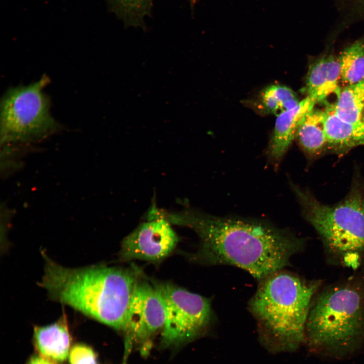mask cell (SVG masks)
Returning a JSON list of instances; mask_svg holds the SVG:
<instances>
[{"label": "cell", "mask_w": 364, "mask_h": 364, "mask_svg": "<svg viewBox=\"0 0 364 364\" xmlns=\"http://www.w3.org/2000/svg\"><path fill=\"white\" fill-rule=\"evenodd\" d=\"M164 213L170 223L188 226L198 235L200 262L241 268L258 282L290 264L291 257L304 246L303 239L290 231L263 221L192 210Z\"/></svg>", "instance_id": "1"}, {"label": "cell", "mask_w": 364, "mask_h": 364, "mask_svg": "<svg viewBox=\"0 0 364 364\" xmlns=\"http://www.w3.org/2000/svg\"><path fill=\"white\" fill-rule=\"evenodd\" d=\"M40 283L50 299L116 330H124L131 297L140 278L133 269L96 265L69 268L41 252Z\"/></svg>", "instance_id": "2"}, {"label": "cell", "mask_w": 364, "mask_h": 364, "mask_svg": "<svg viewBox=\"0 0 364 364\" xmlns=\"http://www.w3.org/2000/svg\"><path fill=\"white\" fill-rule=\"evenodd\" d=\"M322 284L283 269L259 281L248 309L263 342L276 349L294 350L306 342L310 306Z\"/></svg>", "instance_id": "3"}, {"label": "cell", "mask_w": 364, "mask_h": 364, "mask_svg": "<svg viewBox=\"0 0 364 364\" xmlns=\"http://www.w3.org/2000/svg\"><path fill=\"white\" fill-rule=\"evenodd\" d=\"M312 352L342 359L364 343V281L351 278L315 295L306 325Z\"/></svg>", "instance_id": "4"}, {"label": "cell", "mask_w": 364, "mask_h": 364, "mask_svg": "<svg viewBox=\"0 0 364 364\" xmlns=\"http://www.w3.org/2000/svg\"><path fill=\"white\" fill-rule=\"evenodd\" d=\"M292 188L328 255L343 266L359 267L364 260V195L360 188L355 187L333 206L320 203L295 185Z\"/></svg>", "instance_id": "5"}, {"label": "cell", "mask_w": 364, "mask_h": 364, "mask_svg": "<svg viewBox=\"0 0 364 364\" xmlns=\"http://www.w3.org/2000/svg\"><path fill=\"white\" fill-rule=\"evenodd\" d=\"M49 81L44 75L37 82L13 87L4 95L1 103V144L38 141L58 129L43 92Z\"/></svg>", "instance_id": "6"}, {"label": "cell", "mask_w": 364, "mask_h": 364, "mask_svg": "<svg viewBox=\"0 0 364 364\" xmlns=\"http://www.w3.org/2000/svg\"><path fill=\"white\" fill-rule=\"evenodd\" d=\"M154 285L165 309L162 333L165 345L189 340L206 329L212 317L211 300L171 283Z\"/></svg>", "instance_id": "7"}, {"label": "cell", "mask_w": 364, "mask_h": 364, "mask_svg": "<svg viewBox=\"0 0 364 364\" xmlns=\"http://www.w3.org/2000/svg\"><path fill=\"white\" fill-rule=\"evenodd\" d=\"M147 221L140 224L122 241L119 251L121 260L140 259L158 262L174 249L178 237L170 223L153 207Z\"/></svg>", "instance_id": "8"}, {"label": "cell", "mask_w": 364, "mask_h": 364, "mask_svg": "<svg viewBox=\"0 0 364 364\" xmlns=\"http://www.w3.org/2000/svg\"><path fill=\"white\" fill-rule=\"evenodd\" d=\"M165 318L164 302L154 283L140 278L131 297L123 330L126 352L132 342L146 344L154 334L163 329Z\"/></svg>", "instance_id": "9"}, {"label": "cell", "mask_w": 364, "mask_h": 364, "mask_svg": "<svg viewBox=\"0 0 364 364\" xmlns=\"http://www.w3.org/2000/svg\"><path fill=\"white\" fill-rule=\"evenodd\" d=\"M316 104L306 97L293 108L277 116L268 149V155L274 162L279 163L282 159L302 120Z\"/></svg>", "instance_id": "10"}, {"label": "cell", "mask_w": 364, "mask_h": 364, "mask_svg": "<svg viewBox=\"0 0 364 364\" xmlns=\"http://www.w3.org/2000/svg\"><path fill=\"white\" fill-rule=\"evenodd\" d=\"M340 66L339 59L332 55L319 58L310 67L306 80L307 97L316 103H324L333 94L339 96L341 92Z\"/></svg>", "instance_id": "11"}, {"label": "cell", "mask_w": 364, "mask_h": 364, "mask_svg": "<svg viewBox=\"0 0 364 364\" xmlns=\"http://www.w3.org/2000/svg\"><path fill=\"white\" fill-rule=\"evenodd\" d=\"M34 341L40 355L54 362L65 360L70 352L71 336L64 312L55 323L34 329Z\"/></svg>", "instance_id": "12"}, {"label": "cell", "mask_w": 364, "mask_h": 364, "mask_svg": "<svg viewBox=\"0 0 364 364\" xmlns=\"http://www.w3.org/2000/svg\"><path fill=\"white\" fill-rule=\"evenodd\" d=\"M324 124L328 147L338 153L364 144V123H351L341 119L334 105L324 110Z\"/></svg>", "instance_id": "13"}, {"label": "cell", "mask_w": 364, "mask_h": 364, "mask_svg": "<svg viewBox=\"0 0 364 364\" xmlns=\"http://www.w3.org/2000/svg\"><path fill=\"white\" fill-rule=\"evenodd\" d=\"M299 143L309 156L320 155L328 147L324 124V110L313 108L302 120L296 136Z\"/></svg>", "instance_id": "14"}, {"label": "cell", "mask_w": 364, "mask_h": 364, "mask_svg": "<svg viewBox=\"0 0 364 364\" xmlns=\"http://www.w3.org/2000/svg\"><path fill=\"white\" fill-rule=\"evenodd\" d=\"M336 114L342 120L351 123L362 122L364 108V77L341 90L334 105Z\"/></svg>", "instance_id": "15"}, {"label": "cell", "mask_w": 364, "mask_h": 364, "mask_svg": "<svg viewBox=\"0 0 364 364\" xmlns=\"http://www.w3.org/2000/svg\"><path fill=\"white\" fill-rule=\"evenodd\" d=\"M154 0H107L111 11L126 27L146 28Z\"/></svg>", "instance_id": "16"}, {"label": "cell", "mask_w": 364, "mask_h": 364, "mask_svg": "<svg viewBox=\"0 0 364 364\" xmlns=\"http://www.w3.org/2000/svg\"><path fill=\"white\" fill-rule=\"evenodd\" d=\"M338 59L344 87L360 81L364 77V40H357L348 47Z\"/></svg>", "instance_id": "17"}, {"label": "cell", "mask_w": 364, "mask_h": 364, "mask_svg": "<svg viewBox=\"0 0 364 364\" xmlns=\"http://www.w3.org/2000/svg\"><path fill=\"white\" fill-rule=\"evenodd\" d=\"M261 99L264 108L277 116L293 108L300 102L293 90L279 84L264 88L261 93Z\"/></svg>", "instance_id": "18"}, {"label": "cell", "mask_w": 364, "mask_h": 364, "mask_svg": "<svg viewBox=\"0 0 364 364\" xmlns=\"http://www.w3.org/2000/svg\"><path fill=\"white\" fill-rule=\"evenodd\" d=\"M70 364H97L94 351L83 344L74 345L69 354Z\"/></svg>", "instance_id": "19"}, {"label": "cell", "mask_w": 364, "mask_h": 364, "mask_svg": "<svg viewBox=\"0 0 364 364\" xmlns=\"http://www.w3.org/2000/svg\"><path fill=\"white\" fill-rule=\"evenodd\" d=\"M54 362L40 355L32 357L28 364H55Z\"/></svg>", "instance_id": "20"}, {"label": "cell", "mask_w": 364, "mask_h": 364, "mask_svg": "<svg viewBox=\"0 0 364 364\" xmlns=\"http://www.w3.org/2000/svg\"><path fill=\"white\" fill-rule=\"evenodd\" d=\"M198 0H189L191 8L193 9Z\"/></svg>", "instance_id": "21"}, {"label": "cell", "mask_w": 364, "mask_h": 364, "mask_svg": "<svg viewBox=\"0 0 364 364\" xmlns=\"http://www.w3.org/2000/svg\"><path fill=\"white\" fill-rule=\"evenodd\" d=\"M362 121H363V123H364V116H363V117H362Z\"/></svg>", "instance_id": "22"}, {"label": "cell", "mask_w": 364, "mask_h": 364, "mask_svg": "<svg viewBox=\"0 0 364 364\" xmlns=\"http://www.w3.org/2000/svg\"><path fill=\"white\" fill-rule=\"evenodd\" d=\"M362 3H364V0H360Z\"/></svg>", "instance_id": "23"}]
</instances>
